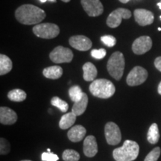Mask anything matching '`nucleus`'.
<instances>
[{"instance_id": "obj_1", "label": "nucleus", "mask_w": 161, "mask_h": 161, "mask_svg": "<svg viewBox=\"0 0 161 161\" xmlns=\"http://www.w3.org/2000/svg\"><path fill=\"white\" fill-rule=\"evenodd\" d=\"M15 17L23 25H37L45 19L46 13L37 6L25 4L16 10Z\"/></svg>"}, {"instance_id": "obj_2", "label": "nucleus", "mask_w": 161, "mask_h": 161, "mask_svg": "<svg viewBox=\"0 0 161 161\" xmlns=\"http://www.w3.org/2000/svg\"><path fill=\"white\" fill-rule=\"evenodd\" d=\"M140 146L135 141L125 140L123 146L113 152V157L116 161H134L139 155Z\"/></svg>"}, {"instance_id": "obj_3", "label": "nucleus", "mask_w": 161, "mask_h": 161, "mask_svg": "<svg viewBox=\"0 0 161 161\" xmlns=\"http://www.w3.org/2000/svg\"><path fill=\"white\" fill-rule=\"evenodd\" d=\"M89 90L92 96L100 98H110L116 91L114 84L110 80L104 78L94 80L90 85Z\"/></svg>"}, {"instance_id": "obj_4", "label": "nucleus", "mask_w": 161, "mask_h": 161, "mask_svg": "<svg viewBox=\"0 0 161 161\" xmlns=\"http://www.w3.org/2000/svg\"><path fill=\"white\" fill-rule=\"evenodd\" d=\"M125 64V62L123 54L120 52H116L112 54L108 60L107 69L114 79L119 80L123 75Z\"/></svg>"}, {"instance_id": "obj_5", "label": "nucleus", "mask_w": 161, "mask_h": 161, "mask_svg": "<svg viewBox=\"0 0 161 161\" xmlns=\"http://www.w3.org/2000/svg\"><path fill=\"white\" fill-rule=\"evenodd\" d=\"M33 32L38 37L43 39H52L59 35L60 29L54 23H40L34 26Z\"/></svg>"}, {"instance_id": "obj_6", "label": "nucleus", "mask_w": 161, "mask_h": 161, "mask_svg": "<svg viewBox=\"0 0 161 161\" xmlns=\"http://www.w3.org/2000/svg\"><path fill=\"white\" fill-rule=\"evenodd\" d=\"M49 58L55 64L70 63L73 59V53L71 49L59 46L52 50L49 54Z\"/></svg>"}, {"instance_id": "obj_7", "label": "nucleus", "mask_w": 161, "mask_h": 161, "mask_svg": "<svg viewBox=\"0 0 161 161\" xmlns=\"http://www.w3.org/2000/svg\"><path fill=\"white\" fill-rule=\"evenodd\" d=\"M148 78V72L142 66H135L130 70L126 78L128 85L130 86H138L143 84Z\"/></svg>"}, {"instance_id": "obj_8", "label": "nucleus", "mask_w": 161, "mask_h": 161, "mask_svg": "<svg viewBox=\"0 0 161 161\" xmlns=\"http://www.w3.org/2000/svg\"><path fill=\"white\" fill-rule=\"evenodd\" d=\"M130 17H131V12L130 10L119 8L110 13V14L108 16V19H107L106 23L110 28L114 29L120 25L122 19H130Z\"/></svg>"}, {"instance_id": "obj_9", "label": "nucleus", "mask_w": 161, "mask_h": 161, "mask_svg": "<svg viewBox=\"0 0 161 161\" xmlns=\"http://www.w3.org/2000/svg\"><path fill=\"white\" fill-rule=\"evenodd\" d=\"M106 141L110 146H116L122 140V134L119 126L113 122H108L104 127Z\"/></svg>"}, {"instance_id": "obj_10", "label": "nucleus", "mask_w": 161, "mask_h": 161, "mask_svg": "<svg viewBox=\"0 0 161 161\" xmlns=\"http://www.w3.org/2000/svg\"><path fill=\"white\" fill-rule=\"evenodd\" d=\"M80 3L90 17H98L104 11L103 5L100 0H80Z\"/></svg>"}, {"instance_id": "obj_11", "label": "nucleus", "mask_w": 161, "mask_h": 161, "mask_svg": "<svg viewBox=\"0 0 161 161\" xmlns=\"http://www.w3.org/2000/svg\"><path fill=\"white\" fill-rule=\"evenodd\" d=\"M152 40L148 36H142L134 40L132 45V51L136 55H143L152 49Z\"/></svg>"}, {"instance_id": "obj_12", "label": "nucleus", "mask_w": 161, "mask_h": 161, "mask_svg": "<svg viewBox=\"0 0 161 161\" xmlns=\"http://www.w3.org/2000/svg\"><path fill=\"white\" fill-rule=\"evenodd\" d=\"M69 43L72 47L79 51H87L92 47V41L84 35L72 36L69 38Z\"/></svg>"}, {"instance_id": "obj_13", "label": "nucleus", "mask_w": 161, "mask_h": 161, "mask_svg": "<svg viewBox=\"0 0 161 161\" xmlns=\"http://www.w3.org/2000/svg\"><path fill=\"white\" fill-rule=\"evenodd\" d=\"M134 15L136 22L141 26L151 25L154 19V14L146 9H136L134 11Z\"/></svg>"}, {"instance_id": "obj_14", "label": "nucleus", "mask_w": 161, "mask_h": 161, "mask_svg": "<svg viewBox=\"0 0 161 161\" xmlns=\"http://www.w3.org/2000/svg\"><path fill=\"white\" fill-rule=\"evenodd\" d=\"M83 151L84 155L88 158L96 156L98 152V145L95 136L90 135L84 139Z\"/></svg>"}, {"instance_id": "obj_15", "label": "nucleus", "mask_w": 161, "mask_h": 161, "mask_svg": "<svg viewBox=\"0 0 161 161\" xmlns=\"http://www.w3.org/2000/svg\"><path fill=\"white\" fill-rule=\"evenodd\" d=\"M17 120L15 111L7 107L0 108V122L3 125H13Z\"/></svg>"}, {"instance_id": "obj_16", "label": "nucleus", "mask_w": 161, "mask_h": 161, "mask_svg": "<svg viewBox=\"0 0 161 161\" xmlns=\"http://www.w3.org/2000/svg\"><path fill=\"white\" fill-rule=\"evenodd\" d=\"M86 133V128L82 125H78L70 128L67 133V136L71 142H78L83 140Z\"/></svg>"}, {"instance_id": "obj_17", "label": "nucleus", "mask_w": 161, "mask_h": 161, "mask_svg": "<svg viewBox=\"0 0 161 161\" xmlns=\"http://www.w3.org/2000/svg\"><path fill=\"white\" fill-rule=\"evenodd\" d=\"M84 75L83 78L86 81H93L97 76V69L95 66L90 62H86L84 64L83 67Z\"/></svg>"}, {"instance_id": "obj_18", "label": "nucleus", "mask_w": 161, "mask_h": 161, "mask_svg": "<svg viewBox=\"0 0 161 161\" xmlns=\"http://www.w3.org/2000/svg\"><path fill=\"white\" fill-rule=\"evenodd\" d=\"M88 104V97L86 93L83 94L81 99L78 102H74L73 106L72 108V112L75 114L76 116H80L85 112L86 107Z\"/></svg>"}, {"instance_id": "obj_19", "label": "nucleus", "mask_w": 161, "mask_h": 161, "mask_svg": "<svg viewBox=\"0 0 161 161\" xmlns=\"http://www.w3.org/2000/svg\"><path fill=\"white\" fill-rule=\"evenodd\" d=\"M43 74L49 79H58L63 75V69L60 66H49L43 69Z\"/></svg>"}, {"instance_id": "obj_20", "label": "nucleus", "mask_w": 161, "mask_h": 161, "mask_svg": "<svg viewBox=\"0 0 161 161\" xmlns=\"http://www.w3.org/2000/svg\"><path fill=\"white\" fill-rule=\"evenodd\" d=\"M76 116H77L72 112L65 114L60 119L59 122V127L63 130H66L71 128L75 124L76 121Z\"/></svg>"}, {"instance_id": "obj_21", "label": "nucleus", "mask_w": 161, "mask_h": 161, "mask_svg": "<svg viewBox=\"0 0 161 161\" xmlns=\"http://www.w3.org/2000/svg\"><path fill=\"white\" fill-rule=\"evenodd\" d=\"M13 67L11 60L7 55H0V75H3L11 72Z\"/></svg>"}, {"instance_id": "obj_22", "label": "nucleus", "mask_w": 161, "mask_h": 161, "mask_svg": "<svg viewBox=\"0 0 161 161\" xmlns=\"http://www.w3.org/2000/svg\"><path fill=\"white\" fill-rule=\"evenodd\" d=\"M160 139V133H159L158 126L156 123H153L148 129L147 134V140L151 144L158 143Z\"/></svg>"}, {"instance_id": "obj_23", "label": "nucleus", "mask_w": 161, "mask_h": 161, "mask_svg": "<svg viewBox=\"0 0 161 161\" xmlns=\"http://www.w3.org/2000/svg\"><path fill=\"white\" fill-rule=\"evenodd\" d=\"M26 93L25 91L20 89H14L9 91L8 93V98L12 102H23L26 98Z\"/></svg>"}, {"instance_id": "obj_24", "label": "nucleus", "mask_w": 161, "mask_h": 161, "mask_svg": "<svg viewBox=\"0 0 161 161\" xmlns=\"http://www.w3.org/2000/svg\"><path fill=\"white\" fill-rule=\"evenodd\" d=\"M84 92L79 86H72L69 90V96L72 102H76L81 99Z\"/></svg>"}, {"instance_id": "obj_25", "label": "nucleus", "mask_w": 161, "mask_h": 161, "mask_svg": "<svg viewBox=\"0 0 161 161\" xmlns=\"http://www.w3.org/2000/svg\"><path fill=\"white\" fill-rule=\"evenodd\" d=\"M62 158L64 161H78L80 159V154L75 150L66 149L63 152Z\"/></svg>"}, {"instance_id": "obj_26", "label": "nucleus", "mask_w": 161, "mask_h": 161, "mask_svg": "<svg viewBox=\"0 0 161 161\" xmlns=\"http://www.w3.org/2000/svg\"><path fill=\"white\" fill-rule=\"evenodd\" d=\"M51 104L64 113L67 111L68 108H69V105H68V104L66 103L65 101L60 99L59 97H57V96H55V97L52 98Z\"/></svg>"}, {"instance_id": "obj_27", "label": "nucleus", "mask_w": 161, "mask_h": 161, "mask_svg": "<svg viewBox=\"0 0 161 161\" xmlns=\"http://www.w3.org/2000/svg\"><path fill=\"white\" fill-rule=\"evenodd\" d=\"M160 153L161 149L160 147H156L147 154L144 161H158L160 156Z\"/></svg>"}, {"instance_id": "obj_28", "label": "nucleus", "mask_w": 161, "mask_h": 161, "mask_svg": "<svg viewBox=\"0 0 161 161\" xmlns=\"http://www.w3.org/2000/svg\"><path fill=\"white\" fill-rule=\"evenodd\" d=\"M10 143L5 139L2 137L0 139V154L1 155H5V154H8L10 152Z\"/></svg>"}, {"instance_id": "obj_29", "label": "nucleus", "mask_w": 161, "mask_h": 161, "mask_svg": "<svg viewBox=\"0 0 161 161\" xmlns=\"http://www.w3.org/2000/svg\"><path fill=\"white\" fill-rule=\"evenodd\" d=\"M101 41L108 47H113L116 45V39L112 35H104L101 37Z\"/></svg>"}, {"instance_id": "obj_30", "label": "nucleus", "mask_w": 161, "mask_h": 161, "mask_svg": "<svg viewBox=\"0 0 161 161\" xmlns=\"http://www.w3.org/2000/svg\"><path fill=\"white\" fill-rule=\"evenodd\" d=\"M41 159L43 161H58L59 158L57 154L52 152H43L41 155Z\"/></svg>"}, {"instance_id": "obj_31", "label": "nucleus", "mask_w": 161, "mask_h": 161, "mask_svg": "<svg viewBox=\"0 0 161 161\" xmlns=\"http://www.w3.org/2000/svg\"><path fill=\"white\" fill-rule=\"evenodd\" d=\"M106 50L104 49H93L91 51V55L95 59L101 60L106 56Z\"/></svg>"}, {"instance_id": "obj_32", "label": "nucleus", "mask_w": 161, "mask_h": 161, "mask_svg": "<svg viewBox=\"0 0 161 161\" xmlns=\"http://www.w3.org/2000/svg\"><path fill=\"white\" fill-rule=\"evenodd\" d=\"M154 66L159 71L161 72V56L160 57L157 58L154 60Z\"/></svg>"}, {"instance_id": "obj_33", "label": "nucleus", "mask_w": 161, "mask_h": 161, "mask_svg": "<svg viewBox=\"0 0 161 161\" xmlns=\"http://www.w3.org/2000/svg\"><path fill=\"white\" fill-rule=\"evenodd\" d=\"M158 93L160 94V95H161V81L160 82V84H159V85H158Z\"/></svg>"}, {"instance_id": "obj_34", "label": "nucleus", "mask_w": 161, "mask_h": 161, "mask_svg": "<svg viewBox=\"0 0 161 161\" xmlns=\"http://www.w3.org/2000/svg\"><path fill=\"white\" fill-rule=\"evenodd\" d=\"M119 1L121 2V3H124V4H125V3H128V2L130 1V0H119Z\"/></svg>"}, {"instance_id": "obj_35", "label": "nucleus", "mask_w": 161, "mask_h": 161, "mask_svg": "<svg viewBox=\"0 0 161 161\" xmlns=\"http://www.w3.org/2000/svg\"><path fill=\"white\" fill-rule=\"evenodd\" d=\"M158 5L159 6V8H160V9L161 10V2H160V3H158Z\"/></svg>"}, {"instance_id": "obj_36", "label": "nucleus", "mask_w": 161, "mask_h": 161, "mask_svg": "<svg viewBox=\"0 0 161 161\" xmlns=\"http://www.w3.org/2000/svg\"><path fill=\"white\" fill-rule=\"evenodd\" d=\"M61 1L64 2V3H69V2L70 1V0H61Z\"/></svg>"}, {"instance_id": "obj_37", "label": "nucleus", "mask_w": 161, "mask_h": 161, "mask_svg": "<svg viewBox=\"0 0 161 161\" xmlns=\"http://www.w3.org/2000/svg\"><path fill=\"white\" fill-rule=\"evenodd\" d=\"M40 1L41 2V3H46V2L47 1V0H40Z\"/></svg>"}, {"instance_id": "obj_38", "label": "nucleus", "mask_w": 161, "mask_h": 161, "mask_svg": "<svg viewBox=\"0 0 161 161\" xmlns=\"http://www.w3.org/2000/svg\"><path fill=\"white\" fill-rule=\"evenodd\" d=\"M50 2H52V3H55L56 2V0H49Z\"/></svg>"}, {"instance_id": "obj_39", "label": "nucleus", "mask_w": 161, "mask_h": 161, "mask_svg": "<svg viewBox=\"0 0 161 161\" xmlns=\"http://www.w3.org/2000/svg\"><path fill=\"white\" fill-rule=\"evenodd\" d=\"M21 161H31V160H21Z\"/></svg>"}, {"instance_id": "obj_40", "label": "nucleus", "mask_w": 161, "mask_h": 161, "mask_svg": "<svg viewBox=\"0 0 161 161\" xmlns=\"http://www.w3.org/2000/svg\"><path fill=\"white\" fill-rule=\"evenodd\" d=\"M158 31H161V28H158Z\"/></svg>"}, {"instance_id": "obj_41", "label": "nucleus", "mask_w": 161, "mask_h": 161, "mask_svg": "<svg viewBox=\"0 0 161 161\" xmlns=\"http://www.w3.org/2000/svg\"><path fill=\"white\" fill-rule=\"evenodd\" d=\"M47 151H48V152H50V149H49V148H48Z\"/></svg>"}, {"instance_id": "obj_42", "label": "nucleus", "mask_w": 161, "mask_h": 161, "mask_svg": "<svg viewBox=\"0 0 161 161\" xmlns=\"http://www.w3.org/2000/svg\"><path fill=\"white\" fill-rule=\"evenodd\" d=\"M160 19H161V16H160Z\"/></svg>"}]
</instances>
